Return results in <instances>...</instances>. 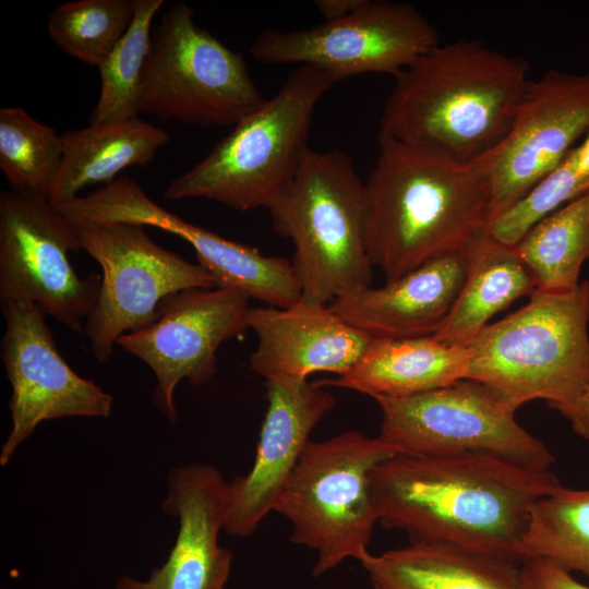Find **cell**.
Wrapping results in <instances>:
<instances>
[{"label":"cell","instance_id":"obj_26","mask_svg":"<svg viewBox=\"0 0 589 589\" xmlns=\"http://www.w3.org/2000/svg\"><path fill=\"white\" fill-rule=\"evenodd\" d=\"M520 557H541L589 578V490L563 485L537 501L520 544Z\"/></svg>","mask_w":589,"mask_h":589},{"label":"cell","instance_id":"obj_19","mask_svg":"<svg viewBox=\"0 0 589 589\" xmlns=\"http://www.w3.org/2000/svg\"><path fill=\"white\" fill-rule=\"evenodd\" d=\"M468 251L444 255L383 287L359 289L328 305L374 338L433 336L465 284Z\"/></svg>","mask_w":589,"mask_h":589},{"label":"cell","instance_id":"obj_21","mask_svg":"<svg viewBox=\"0 0 589 589\" xmlns=\"http://www.w3.org/2000/svg\"><path fill=\"white\" fill-rule=\"evenodd\" d=\"M360 563L373 589H524L520 564L447 542H410Z\"/></svg>","mask_w":589,"mask_h":589},{"label":"cell","instance_id":"obj_5","mask_svg":"<svg viewBox=\"0 0 589 589\" xmlns=\"http://www.w3.org/2000/svg\"><path fill=\"white\" fill-rule=\"evenodd\" d=\"M589 280L576 289H536L527 304L485 325L465 344L466 378L485 385L509 410L544 399L557 411L589 385Z\"/></svg>","mask_w":589,"mask_h":589},{"label":"cell","instance_id":"obj_10","mask_svg":"<svg viewBox=\"0 0 589 589\" xmlns=\"http://www.w3.org/2000/svg\"><path fill=\"white\" fill-rule=\"evenodd\" d=\"M74 226L81 249L103 269L97 302L83 329L98 362L111 357L121 336L153 324L165 297L184 289L218 287L207 269L154 242L143 226Z\"/></svg>","mask_w":589,"mask_h":589},{"label":"cell","instance_id":"obj_1","mask_svg":"<svg viewBox=\"0 0 589 589\" xmlns=\"http://www.w3.org/2000/svg\"><path fill=\"white\" fill-rule=\"evenodd\" d=\"M378 521L411 541L447 542L520 564L537 501L563 486L550 470L495 456L397 454L370 474Z\"/></svg>","mask_w":589,"mask_h":589},{"label":"cell","instance_id":"obj_14","mask_svg":"<svg viewBox=\"0 0 589 589\" xmlns=\"http://www.w3.org/2000/svg\"><path fill=\"white\" fill-rule=\"evenodd\" d=\"M5 329L1 360L12 387L11 429L0 449L7 466L19 446L44 421L69 418H108L112 396L92 380L80 376L61 357L45 314L33 303H1Z\"/></svg>","mask_w":589,"mask_h":589},{"label":"cell","instance_id":"obj_3","mask_svg":"<svg viewBox=\"0 0 589 589\" xmlns=\"http://www.w3.org/2000/svg\"><path fill=\"white\" fill-rule=\"evenodd\" d=\"M528 63L478 39L438 44L395 77L380 133L462 163L506 136L530 82Z\"/></svg>","mask_w":589,"mask_h":589},{"label":"cell","instance_id":"obj_25","mask_svg":"<svg viewBox=\"0 0 589 589\" xmlns=\"http://www.w3.org/2000/svg\"><path fill=\"white\" fill-rule=\"evenodd\" d=\"M514 249L537 289L555 293L576 289L589 259V191L541 218Z\"/></svg>","mask_w":589,"mask_h":589},{"label":"cell","instance_id":"obj_13","mask_svg":"<svg viewBox=\"0 0 589 589\" xmlns=\"http://www.w3.org/2000/svg\"><path fill=\"white\" fill-rule=\"evenodd\" d=\"M248 301L228 287L180 290L163 299L153 324L118 339L155 374L153 400L171 423L178 419L177 385L185 380L199 386L214 377L220 345L248 328Z\"/></svg>","mask_w":589,"mask_h":589},{"label":"cell","instance_id":"obj_12","mask_svg":"<svg viewBox=\"0 0 589 589\" xmlns=\"http://www.w3.org/2000/svg\"><path fill=\"white\" fill-rule=\"evenodd\" d=\"M438 44L436 29L414 7L364 0L339 20L304 29H266L250 52L263 63L313 65L341 81L363 73L396 77Z\"/></svg>","mask_w":589,"mask_h":589},{"label":"cell","instance_id":"obj_16","mask_svg":"<svg viewBox=\"0 0 589 589\" xmlns=\"http://www.w3.org/2000/svg\"><path fill=\"white\" fill-rule=\"evenodd\" d=\"M267 408L250 471L228 481L225 531L249 537L275 507L334 396L308 380H267Z\"/></svg>","mask_w":589,"mask_h":589},{"label":"cell","instance_id":"obj_8","mask_svg":"<svg viewBox=\"0 0 589 589\" xmlns=\"http://www.w3.org/2000/svg\"><path fill=\"white\" fill-rule=\"evenodd\" d=\"M266 98L242 55L194 21V9L172 4L152 33L139 112L200 127L235 125Z\"/></svg>","mask_w":589,"mask_h":589},{"label":"cell","instance_id":"obj_32","mask_svg":"<svg viewBox=\"0 0 589 589\" xmlns=\"http://www.w3.org/2000/svg\"><path fill=\"white\" fill-rule=\"evenodd\" d=\"M560 412L569 421L577 435L589 440V385L573 405Z\"/></svg>","mask_w":589,"mask_h":589},{"label":"cell","instance_id":"obj_11","mask_svg":"<svg viewBox=\"0 0 589 589\" xmlns=\"http://www.w3.org/2000/svg\"><path fill=\"white\" fill-rule=\"evenodd\" d=\"M75 226L43 195L11 189L0 194V301L35 304L81 332L101 276L82 278L68 254L80 251Z\"/></svg>","mask_w":589,"mask_h":589},{"label":"cell","instance_id":"obj_28","mask_svg":"<svg viewBox=\"0 0 589 589\" xmlns=\"http://www.w3.org/2000/svg\"><path fill=\"white\" fill-rule=\"evenodd\" d=\"M164 0H137L133 22L99 64L100 93L91 123L137 117L139 94L152 43V23Z\"/></svg>","mask_w":589,"mask_h":589},{"label":"cell","instance_id":"obj_27","mask_svg":"<svg viewBox=\"0 0 589 589\" xmlns=\"http://www.w3.org/2000/svg\"><path fill=\"white\" fill-rule=\"evenodd\" d=\"M64 153L63 136L21 107L0 109V169L12 189L49 200Z\"/></svg>","mask_w":589,"mask_h":589},{"label":"cell","instance_id":"obj_17","mask_svg":"<svg viewBox=\"0 0 589 589\" xmlns=\"http://www.w3.org/2000/svg\"><path fill=\"white\" fill-rule=\"evenodd\" d=\"M227 484L221 472L208 464L170 470L161 507L178 519L172 549L146 580L120 576L113 589H225L232 553L218 538L225 530Z\"/></svg>","mask_w":589,"mask_h":589},{"label":"cell","instance_id":"obj_23","mask_svg":"<svg viewBox=\"0 0 589 589\" xmlns=\"http://www.w3.org/2000/svg\"><path fill=\"white\" fill-rule=\"evenodd\" d=\"M62 136V164L49 197L57 207L88 185L110 184L128 167L147 165L170 141L169 133L139 117L89 123Z\"/></svg>","mask_w":589,"mask_h":589},{"label":"cell","instance_id":"obj_24","mask_svg":"<svg viewBox=\"0 0 589 589\" xmlns=\"http://www.w3.org/2000/svg\"><path fill=\"white\" fill-rule=\"evenodd\" d=\"M465 284L441 328L433 335L446 345H465L514 300L530 296L537 281L514 247L488 232L468 251Z\"/></svg>","mask_w":589,"mask_h":589},{"label":"cell","instance_id":"obj_33","mask_svg":"<svg viewBox=\"0 0 589 589\" xmlns=\"http://www.w3.org/2000/svg\"><path fill=\"white\" fill-rule=\"evenodd\" d=\"M364 0H315L313 3L325 21L342 19L363 4Z\"/></svg>","mask_w":589,"mask_h":589},{"label":"cell","instance_id":"obj_22","mask_svg":"<svg viewBox=\"0 0 589 589\" xmlns=\"http://www.w3.org/2000/svg\"><path fill=\"white\" fill-rule=\"evenodd\" d=\"M470 358L466 345H446L434 336L374 338L350 372L316 383L352 389L372 398L408 397L466 378Z\"/></svg>","mask_w":589,"mask_h":589},{"label":"cell","instance_id":"obj_9","mask_svg":"<svg viewBox=\"0 0 589 589\" xmlns=\"http://www.w3.org/2000/svg\"><path fill=\"white\" fill-rule=\"evenodd\" d=\"M374 400L382 412L378 437L401 454H482L537 470H550L555 461L545 444L515 420V412L474 380Z\"/></svg>","mask_w":589,"mask_h":589},{"label":"cell","instance_id":"obj_29","mask_svg":"<svg viewBox=\"0 0 589 589\" xmlns=\"http://www.w3.org/2000/svg\"><path fill=\"white\" fill-rule=\"evenodd\" d=\"M137 0H75L48 16L51 40L65 53L91 65L109 56L130 28Z\"/></svg>","mask_w":589,"mask_h":589},{"label":"cell","instance_id":"obj_30","mask_svg":"<svg viewBox=\"0 0 589 589\" xmlns=\"http://www.w3.org/2000/svg\"><path fill=\"white\" fill-rule=\"evenodd\" d=\"M589 191V130L560 165L529 194L493 219L486 232L515 247L541 218Z\"/></svg>","mask_w":589,"mask_h":589},{"label":"cell","instance_id":"obj_20","mask_svg":"<svg viewBox=\"0 0 589 589\" xmlns=\"http://www.w3.org/2000/svg\"><path fill=\"white\" fill-rule=\"evenodd\" d=\"M131 220L173 233L194 250L197 263L217 280L218 287L241 291L268 306L288 308L302 299L291 261L264 255L259 249L223 238L193 225L142 196L131 209Z\"/></svg>","mask_w":589,"mask_h":589},{"label":"cell","instance_id":"obj_7","mask_svg":"<svg viewBox=\"0 0 589 589\" xmlns=\"http://www.w3.org/2000/svg\"><path fill=\"white\" fill-rule=\"evenodd\" d=\"M397 454L378 436L354 430L308 444L274 512L290 522L291 542L316 553L313 576L369 554L378 521L370 474Z\"/></svg>","mask_w":589,"mask_h":589},{"label":"cell","instance_id":"obj_2","mask_svg":"<svg viewBox=\"0 0 589 589\" xmlns=\"http://www.w3.org/2000/svg\"><path fill=\"white\" fill-rule=\"evenodd\" d=\"M365 183V247L386 283L447 254L467 252L486 232L491 184L484 163H462L378 133Z\"/></svg>","mask_w":589,"mask_h":589},{"label":"cell","instance_id":"obj_6","mask_svg":"<svg viewBox=\"0 0 589 589\" xmlns=\"http://www.w3.org/2000/svg\"><path fill=\"white\" fill-rule=\"evenodd\" d=\"M339 81L328 71L299 65L278 92L236 123L192 168L175 178L167 200L203 197L247 212L266 207L296 172L315 107Z\"/></svg>","mask_w":589,"mask_h":589},{"label":"cell","instance_id":"obj_31","mask_svg":"<svg viewBox=\"0 0 589 589\" xmlns=\"http://www.w3.org/2000/svg\"><path fill=\"white\" fill-rule=\"evenodd\" d=\"M524 589H589L572 573L541 557H527L519 565Z\"/></svg>","mask_w":589,"mask_h":589},{"label":"cell","instance_id":"obj_4","mask_svg":"<svg viewBox=\"0 0 589 589\" xmlns=\"http://www.w3.org/2000/svg\"><path fill=\"white\" fill-rule=\"evenodd\" d=\"M274 230L294 245L302 300L329 304L372 286L365 247V183L340 149L305 151L265 207Z\"/></svg>","mask_w":589,"mask_h":589},{"label":"cell","instance_id":"obj_15","mask_svg":"<svg viewBox=\"0 0 589 589\" xmlns=\"http://www.w3.org/2000/svg\"><path fill=\"white\" fill-rule=\"evenodd\" d=\"M588 130L589 72L549 70L530 81L508 133L481 158L491 184L489 224L548 177Z\"/></svg>","mask_w":589,"mask_h":589},{"label":"cell","instance_id":"obj_18","mask_svg":"<svg viewBox=\"0 0 589 589\" xmlns=\"http://www.w3.org/2000/svg\"><path fill=\"white\" fill-rule=\"evenodd\" d=\"M247 323L257 339L250 368L266 381H302L318 372L345 375L374 339L328 304L302 299L288 308H249Z\"/></svg>","mask_w":589,"mask_h":589}]
</instances>
